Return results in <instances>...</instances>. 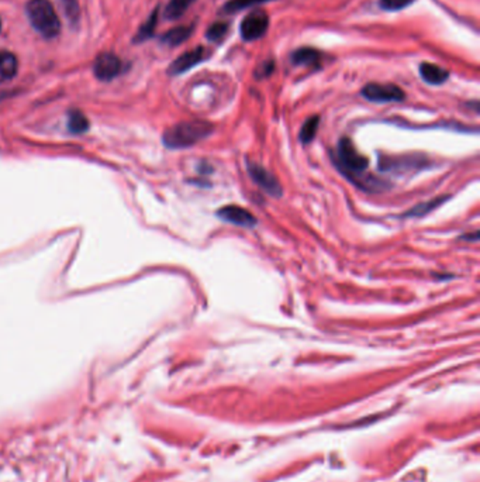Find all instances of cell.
<instances>
[{"instance_id":"6da1fadb","label":"cell","mask_w":480,"mask_h":482,"mask_svg":"<svg viewBox=\"0 0 480 482\" xmlns=\"http://www.w3.org/2000/svg\"><path fill=\"white\" fill-rule=\"evenodd\" d=\"M214 127L203 120H192V122H181L169 127L163 133V144L169 148H188L192 147L213 133Z\"/></svg>"},{"instance_id":"7a4b0ae2","label":"cell","mask_w":480,"mask_h":482,"mask_svg":"<svg viewBox=\"0 0 480 482\" xmlns=\"http://www.w3.org/2000/svg\"><path fill=\"white\" fill-rule=\"evenodd\" d=\"M26 13L34 30L44 38H55L61 31V22L49 0H30L26 5Z\"/></svg>"},{"instance_id":"3957f363","label":"cell","mask_w":480,"mask_h":482,"mask_svg":"<svg viewBox=\"0 0 480 482\" xmlns=\"http://www.w3.org/2000/svg\"><path fill=\"white\" fill-rule=\"evenodd\" d=\"M335 161L339 171L344 175H346L351 180H353L359 188H361L362 185L361 175L367 171L369 161L365 155H362L355 148V146L348 137H342L339 140Z\"/></svg>"},{"instance_id":"277c9868","label":"cell","mask_w":480,"mask_h":482,"mask_svg":"<svg viewBox=\"0 0 480 482\" xmlns=\"http://www.w3.org/2000/svg\"><path fill=\"white\" fill-rule=\"evenodd\" d=\"M247 169H248V173L253 178L254 182L264 192H266L272 198H280L282 196L283 189H282V185L279 184L278 178L273 173H271L265 166H262L258 162L248 161L247 162Z\"/></svg>"},{"instance_id":"5b68a950","label":"cell","mask_w":480,"mask_h":482,"mask_svg":"<svg viewBox=\"0 0 480 482\" xmlns=\"http://www.w3.org/2000/svg\"><path fill=\"white\" fill-rule=\"evenodd\" d=\"M123 71V63L113 52H102L97 55L93 64V74L99 81L109 82L117 78Z\"/></svg>"},{"instance_id":"8992f818","label":"cell","mask_w":480,"mask_h":482,"mask_svg":"<svg viewBox=\"0 0 480 482\" xmlns=\"http://www.w3.org/2000/svg\"><path fill=\"white\" fill-rule=\"evenodd\" d=\"M362 96L371 102L387 103V102H401L406 98L403 89L392 84H368L362 89Z\"/></svg>"},{"instance_id":"52a82bcc","label":"cell","mask_w":480,"mask_h":482,"mask_svg":"<svg viewBox=\"0 0 480 482\" xmlns=\"http://www.w3.org/2000/svg\"><path fill=\"white\" fill-rule=\"evenodd\" d=\"M269 27V17L264 10H254L247 15L241 23V37L246 41H255L265 36Z\"/></svg>"},{"instance_id":"ba28073f","label":"cell","mask_w":480,"mask_h":482,"mask_svg":"<svg viewBox=\"0 0 480 482\" xmlns=\"http://www.w3.org/2000/svg\"><path fill=\"white\" fill-rule=\"evenodd\" d=\"M426 165L423 155H401V157H381L379 166L382 171H415Z\"/></svg>"},{"instance_id":"9c48e42d","label":"cell","mask_w":480,"mask_h":482,"mask_svg":"<svg viewBox=\"0 0 480 482\" xmlns=\"http://www.w3.org/2000/svg\"><path fill=\"white\" fill-rule=\"evenodd\" d=\"M217 216L223 221H227V223H231V224H235L239 227L251 228L257 224V219L250 210H247L241 206H237V205H228V206L221 208L217 212Z\"/></svg>"},{"instance_id":"30bf717a","label":"cell","mask_w":480,"mask_h":482,"mask_svg":"<svg viewBox=\"0 0 480 482\" xmlns=\"http://www.w3.org/2000/svg\"><path fill=\"white\" fill-rule=\"evenodd\" d=\"M203 58H205V48L203 47L193 48V49L182 54L179 58H176L175 61L169 65L168 74L172 77L185 74L186 71L192 70L195 65L202 63Z\"/></svg>"},{"instance_id":"8fae6325","label":"cell","mask_w":480,"mask_h":482,"mask_svg":"<svg viewBox=\"0 0 480 482\" xmlns=\"http://www.w3.org/2000/svg\"><path fill=\"white\" fill-rule=\"evenodd\" d=\"M19 61L13 52L0 51V84L8 82L17 75Z\"/></svg>"},{"instance_id":"7c38bea8","label":"cell","mask_w":480,"mask_h":482,"mask_svg":"<svg viewBox=\"0 0 480 482\" xmlns=\"http://www.w3.org/2000/svg\"><path fill=\"white\" fill-rule=\"evenodd\" d=\"M321 58L320 51L310 48V47H303L298 48L291 54V63L294 65H300V67H313L317 65Z\"/></svg>"},{"instance_id":"4fadbf2b","label":"cell","mask_w":480,"mask_h":482,"mask_svg":"<svg viewBox=\"0 0 480 482\" xmlns=\"http://www.w3.org/2000/svg\"><path fill=\"white\" fill-rule=\"evenodd\" d=\"M419 75L430 85H441L449 77V74L444 68L430 63H423L419 65Z\"/></svg>"},{"instance_id":"5bb4252c","label":"cell","mask_w":480,"mask_h":482,"mask_svg":"<svg viewBox=\"0 0 480 482\" xmlns=\"http://www.w3.org/2000/svg\"><path fill=\"white\" fill-rule=\"evenodd\" d=\"M192 30H193L192 26H179L165 33V36L161 40L168 47H176L179 44L185 42L191 37Z\"/></svg>"},{"instance_id":"9a60e30c","label":"cell","mask_w":480,"mask_h":482,"mask_svg":"<svg viewBox=\"0 0 480 482\" xmlns=\"http://www.w3.org/2000/svg\"><path fill=\"white\" fill-rule=\"evenodd\" d=\"M196 0H170L165 9V19L176 20L185 15V12L192 6Z\"/></svg>"},{"instance_id":"2e32d148","label":"cell","mask_w":480,"mask_h":482,"mask_svg":"<svg viewBox=\"0 0 480 482\" xmlns=\"http://www.w3.org/2000/svg\"><path fill=\"white\" fill-rule=\"evenodd\" d=\"M319 125H320V118L319 116H313L310 118L306 120V123L303 125L302 130H300V134H298V139L300 141H302L303 144H309L314 140L316 134H317V130H319Z\"/></svg>"},{"instance_id":"e0dca14e","label":"cell","mask_w":480,"mask_h":482,"mask_svg":"<svg viewBox=\"0 0 480 482\" xmlns=\"http://www.w3.org/2000/svg\"><path fill=\"white\" fill-rule=\"evenodd\" d=\"M158 24V9L152 12V15L148 17V20L140 27L138 33L134 37V42H143L148 38H151L155 33V27Z\"/></svg>"},{"instance_id":"ac0fdd59","label":"cell","mask_w":480,"mask_h":482,"mask_svg":"<svg viewBox=\"0 0 480 482\" xmlns=\"http://www.w3.org/2000/svg\"><path fill=\"white\" fill-rule=\"evenodd\" d=\"M68 129L71 133H75V134H81V133L88 132L89 122H88V118L85 117V114L81 113L79 110L71 111L70 120H68Z\"/></svg>"},{"instance_id":"d6986e66","label":"cell","mask_w":480,"mask_h":482,"mask_svg":"<svg viewBox=\"0 0 480 482\" xmlns=\"http://www.w3.org/2000/svg\"><path fill=\"white\" fill-rule=\"evenodd\" d=\"M266 2H272V0H230V2H227L223 8L224 13H237V12H241L244 9H248V8H254V6H258V5H262V3H266Z\"/></svg>"},{"instance_id":"ffe728a7","label":"cell","mask_w":480,"mask_h":482,"mask_svg":"<svg viewBox=\"0 0 480 482\" xmlns=\"http://www.w3.org/2000/svg\"><path fill=\"white\" fill-rule=\"evenodd\" d=\"M448 199V196H441V198H437V199H433L427 203H422V205H418L415 208H413L410 212H407L404 216H411V217H422L427 213H430L431 210L437 209V206H440L441 203H444L445 201Z\"/></svg>"},{"instance_id":"44dd1931","label":"cell","mask_w":480,"mask_h":482,"mask_svg":"<svg viewBox=\"0 0 480 482\" xmlns=\"http://www.w3.org/2000/svg\"><path fill=\"white\" fill-rule=\"evenodd\" d=\"M61 5H63V9H64L67 19L72 24H77L79 22V17H81V9H79L78 0H61Z\"/></svg>"},{"instance_id":"7402d4cb","label":"cell","mask_w":480,"mask_h":482,"mask_svg":"<svg viewBox=\"0 0 480 482\" xmlns=\"http://www.w3.org/2000/svg\"><path fill=\"white\" fill-rule=\"evenodd\" d=\"M227 31H228V24L223 22H217L210 26L206 36L210 41H220L227 34Z\"/></svg>"},{"instance_id":"603a6c76","label":"cell","mask_w":480,"mask_h":482,"mask_svg":"<svg viewBox=\"0 0 480 482\" xmlns=\"http://www.w3.org/2000/svg\"><path fill=\"white\" fill-rule=\"evenodd\" d=\"M414 0H381V8L389 12H397L410 6Z\"/></svg>"},{"instance_id":"cb8c5ba5","label":"cell","mask_w":480,"mask_h":482,"mask_svg":"<svg viewBox=\"0 0 480 482\" xmlns=\"http://www.w3.org/2000/svg\"><path fill=\"white\" fill-rule=\"evenodd\" d=\"M272 72H273V63H272V61H268V63H264V64L257 70L255 75H257L258 78H266V77H269Z\"/></svg>"},{"instance_id":"d4e9b609","label":"cell","mask_w":480,"mask_h":482,"mask_svg":"<svg viewBox=\"0 0 480 482\" xmlns=\"http://www.w3.org/2000/svg\"><path fill=\"white\" fill-rule=\"evenodd\" d=\"M462 238H463V240H469V241H470V240L477 241V240H479V233H477V231H474V233H473V235L466 234V235H462Z\"/></svg>"},{"instance_id":"484cf974","label":"cell","mask_w":480,"mask_h":482,"mask_svg":"<svg viewBox=\"0 0 480 482\" xmlns=\"http://www.w3.org/2000/svg\"><path fill=\"white\" fill-rule=\"evenodd\" d=\"M0 30H2V20H0Z\"/></svg>"}]
</instances>
